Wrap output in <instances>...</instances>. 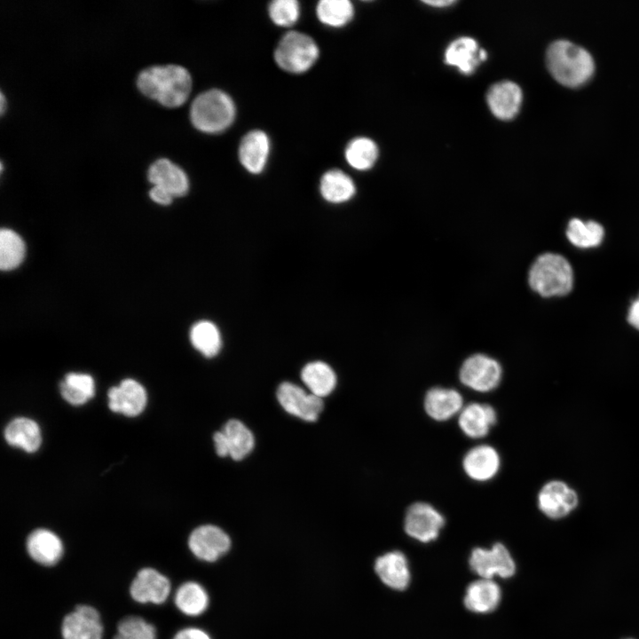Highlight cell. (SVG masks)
I'll return each instance as SVG.
<instances>
[{"mask_svg":"<svg viewBox=\"0 0 639 639\" xmlns=\"http://www.w3.org/2000/svg\"><path fill=\"white\" fill-rule=\"evenodd\" d=\"M463 406L462 394L453 388L432 387L426 392L423 400L426 414L438 422L458 415Z\"/></svg>","mask_w":639,"mask_h":639,"instance_id":"obj_22","label":"cell"},{"mask_svg":"<svg viewBox=\"0 0 639 639\" xmlns=\"http://www.w3.org/2000/svg\"><path fill=\"white\" fill-rule=\"evenodd\" d=\"M344 156L353 169L367 170L375 164L377 159V146L368 138H356L347 145Z\"/></svg>","mask_w":639,"mask_h":639,"instance_id":"obj_34","label":"cell"},{"mask_svg":"<svg viewBox=\"0 0 639 639\" xmlns=\"http://www.w3.org/2000/svg\"><path fill=\"white\" fill-rule=\"evenodd\" d=\"M486 100L490 110L496 117L501 120H509L519 110L522 102V91L513 82H500L489 89Z\"/></svg>","mask_w":639,"mask_h":639,"instance_id":"obj_24","label":"cell"},{"mask_svg":"<svg viewBox=\"0 0 639 639\" xmlns=\"http://www.w3.org/2000/svg\"><path fill=\"white\" fill-rule=\"evenodd\" d=\"M500 466L499 453L490 445H478L470 448L462 459L464 472L477 482L491 480L497 475Z\"/></svg>","mask_w":639,"mask_h":639,"instance_id":"obj_17","label":"cell"},{"mask_svg":"<svg viewBox=\"0 0 639 639\" xmlns=\"http://www.w3.org/2000/svg\"><path fill=\"white\" fill-rule=\"evenodd\" d=\"M130 597L139 604H164L171 592L170 579L152 567L140 569L129 588Z\"/></svg>","mask_w":639,"mask_h":639,"instance_id":"obj_10","label":"cell"},{"mask_svg":"<svg viewBox=\"0 0 639 639\" xmlns=\"http://www.w3.org/2000/svg\"><path fill=\"white\" fill-rule=\"evenodd\" d=\"M172 639H216L211 631L200 626H187L178 629Z\"/></svg>","mask_w":639,"mask_h":639,"instance_id":"obj_38","label":"cell"},{"mask_svg":"<svg viewBox=\"0 0 639 639\" xmlns=\"http://www.w3.org/2000/svg\"><path fill=\"white\" fill-rule=\"evenodd\" d=\"M502 367L493 358L477 353L468 357L459 370V379L467 388L477 392H489L498 387Z\"/></svg>","mask_w":639,"mask_h":639,"instance_id":"obj_7","label":"cell"},{"mask_svg":"<svg viewBox=\"0 0 639 639\" xmlns=\"http://www.w3.org/2000/svg\"><path fill=\"white\" fill-rule=\"evenodd\" d=\"M26 548L33 561L46 567L57 564L64 554L60 538L44 528L36 529L28 535Z\"/></svg>","mask_w":639,"mask_h":639,"instance_id":"obj_19","label":"cell"},{"mask_svg":"<svg viewBox=\"0 0 639 639\" xmlns=\"http://www.w3.org/2000/svg\"><path fill=\"white\" fill-rule=\"evenodd\" d=\"M113 639H157L154 626L139 616L122 618L117 624Z\"/></svg>","mask_w":639,"mask_h":639,"instance_id":"obj_36","label":"cell"},{"mask_svg":"<svg viewBox=\"0 0 639 639\" xmlns=\"http://www.w3.org/2000/svg\"><path fill=\"white\" fill-rule=\"evenodd\" d=\"M268 12L275 25L288 28L298 20L300 5L296 0H274L270 3Z\"/></svg>","mask_w":639,"mask_h":639,"instance_id":"obj_37","label":"cell"},{"mask_svg":"<svg viewBox=\"0 0 639 639\" xmlns=\"http://www.w3.org/2000/svg\"><path fill=\"white\" fill-rule=\"evenodd\" d=\"M60 393L71 405L86 403L94 395V381L86 374L69 373L59 384Z\"/></svg>","mask_w":639,"mask_h":639,"instance_id":"obj_31","label":"cell"},{"mask_svg":"<svg viewBox=\"0 0 639 639\" xmlns=\"http://www.w3.org/2000/svg\"><path fill=\"white\" fill-rule=\"evenodd\" d=\"M147 179L154 185L166 190L173 197L184 196L189 190L186 173L168 158H158L149 165Z\"/></svg>","mask_w":639,"mask_h":639,"instance_id":"obj_16","label":"cell"},{"mask_svg":"<svg viewBox=\"0 0 639 639\" xmlns=\"http://www.w3.org/2000/svg\"><path fill=\"white\" fill-rule=\"evenodd\" d=\"M322 197L331 203H343L351 200L356 187L353 180L341 170L332 169L326 171L320 183Z\"/></svg>","mask_w":639,"mask_h":639,"instance_id":"obj_28","label":"cell"},{"mask_svg":"<svg viewBox=\"0 0 639 639\" xmlns=\"http://www.w3.org/2000/svg\"><path fill=\"white\" fill-rule=\"evenodd\" d=\"M25 256V244L14 231L3 228L0 233V268L10 271L18 267Z\"/></svg>","mask_w":639,"mask_h":639,"instance_id":"obj_35","label":"cell"},{"mask_svg":"<svg viewBox=\"0 0 639 639\" xmlns=\"http://www.w3.org/2000/svg\"><path fill=\"white\" fill-rule=\"evenodd\" d=\"M627 321L632 327L639 330V296L630 304L627 313Z\"/></svg>","mask_w":639,"mask_h":639,"instance_id":"obj_40","label":"cell"},{"mask_svg":"<svg viewBox=\"0 0 639 639\" xmlns=\"http://www.w3.org/2000/svg\"><path fill=\"white\" fill-rule=\"evenodd\" d=\"M501 589L492 580L482 579L470 583L466 590L464 604L473 612L486 613L496 609Z\"/></svg>","mask_w":639,"mask_h":639,"instance_id":"obj_26","label":"cell"},{"mask_svg":"<svg viewBox=\"0 0 639 639\" xmlns=\"http://www.w3.org/2000/svg\"><path fill=\"white\" fill-rule=\"evenodd\" d=\"M444 525L442 514L427 502L411 504L405 515L404 528L406 534L423 543L437 539Z\"/></svg>","mask_w":639,"mask_h":639,"instance_id":"obj_8","label":"cell"},{"mask_svg":"<svg viewBox=\"0 0 639 639\" xmlns=\"http://www.w3.org/2000/svg\"><path fill=\"white\" fill-rule=\"evenodd\" d=\"M471 570L482 579L492 580L493 576L509 578L516 571V565L507 548L495 543L492 548H476L469 557Z\"/></svg>","mask_w":639,"mask_h":639,"instance_id":"obj_9","label":"cell"},{"mask_svg":"<svg viewBox=\"0 0 639 639\" xmlns=\"http://www.w3.org/2000/svg\"><path fill=\"white\" fill-rule=\"evenodd\" d=\"M236 106L233 99L219 89L198 94L191 103L189 116L194 128L208 134H217L233 122Z\"/></svg>","mask_w":639,"mask_h":639,"instance_id":"obj_3","label":"cell"},{"mask_svg":"<svg viewBox=\"0 0 639 639\" xmlns=\"http://www.w3.org/2000/svg\"><path fill=\"white\" fill-rule=\"evenodd\" d=\"M190 340L193 347L207 358L216 356L222 345L217 327L208 320L199 321L192 327Z\"/></svg>","mask_w":639,"mask_h":639,"instance_id":"obj_32","label":"cell"},{"mask_svg":"<svg viewBox=\"0 0 639 639\" xmlns=\"http://www.w3.org/2000/svg\"><path fill=\"white\" fill-rule=\"evenodd\" d=\"M4 438L9 445L22 448L28 453L36 452L42 442L37 423L24 417L16 418L7 425Z\"/></svg>","mask_w":639,"mask_h":639,"instance_id":"obj_27","label":"cell"},{"mask_svg":"<svg viewBox=\"0 0 639 639\" xmlns=\"http://www.w3.org/2000/svg\"><path fill=\"white\" fill-rule=\"evenodd\" d=\"M107 395L109 408L127 416L139 414L146 404L144 387L133 379H125L119 386L112 387Z\"/></svg>","mask_w":639,"mask_h":639,"instance_id":"obj_20","label":"cell"},{"mask_svg":"<svg viewBox=\"0 0 639 639\" xmlns=\"http://www.w3.org/2000/svg\"><path fill=\"white\" fill-rule=\"evenodd\" d=\"M566 236L575 247L589 248L601 244L604 236V230L596 221H583L573 218L567 225Z\"/></svg>","mask_w":639,"mask_h":639,"instance_id":"obj_30","label":"cell"},{"mask_svg":"<svg viewBox=\"0 0 639 639\" xmlns=\"http://www.w3.org/2000/svg\"><path fill=\"white\" fill-rule=\"evenodd\" d=\"M316 42L299 31H288L279 41L273 58L280 68L291 74L308 71L319 59Z\"/></svg>","mask_w":639,"mask_h":639,"instance_id":"obj_5","label":"cell"},{"mask_svg":"<svg viewBox=\"0 0 639 639\" xmlns=\"http://www.w3.org/2000/svg\"><path fill=\"white\" fill-rule=\"evenodd\" d=\"M151 199L162 205H168L172 201L173 196L163 188L153 185L149 191Z\"/></svg>","mask_w":639,"mask_h":639,"instance_id":"obj_39","label":"cell"},{"mask_svg":"<svg viewBox=\"0 0 639 639\" xmlns=\"http://www.w3.org/2000/svg\"><path fill=\"white\" fill-rule=\"evenodd\" d=\"M425 4L435 7H445L454 4L452 0L424 1Z\"/></svg>","mask_w":639,"mask_h":639,"instance_id":"obj_41","label":"cell"},{"mask_svg":"<svg viewBox=\"0 0 639 639\" xmlns=\"http://www.w3.org/2000/svg\"><path fill=\"white\" fill-rule=\"evenodd\" d=\"M319 20L331 28L347 25L354 15V8L349 0H321L316 6Z\"/></svg>","mask_w":639,"mask_h":639,"instance_id":"obj_33","label":"cell"},{"mask_svg":"<svg viewBox=\"0 0 639 639\" xmlns=\"http://www.w3.org/2000/svg\"><path fill=\"white\" fill-rule=\"evenodd\" d=\"M578 504L575 491L561 481L547 483L538 495L540 510L550 518L567 516Z\"/></svg>","mask_w":639,"mask_h":639,"instance_id":"obj_15","label":"cell"},{"mask_svg":"<svg viewBox=\"0 0 639 639\" xmlns=\"http://www.w3.org/2000/svg\"><path fill=\"white\" fill-rule=\"evenodd\" d=\"M216 452L218 456H230L240 461L246 457L254 447L251 431L239 420H229L221 431L214 434Z\"/></svg>","mask_w":639,"mask_h":639,"instance_id":"obj_12","label":"cell"},{"mask_svg":"<svg viewBox=\"0 0 639 639\" xmlns=\"http://www.w3.org/2000/svg\"><path fill=\"white\" fill-rule=\"evenodd\" d=\"M277 398L288 414L307 422L317 421L324 407L321 398L307 393L301 387L288 382L280 384Z\"/></svg>","mask_w":639,"mask_h":639,"instance_id":"obj_13","label":"cell"},{"mask_svg":"<svg viewBox=\"0 0 639 639\" xmlns=\"http://www.w3.org/2000/svg\"><path fill=\"white\" fill-rule=\"evenodd\" d=\"M496 422V411L489 404L469 403L465 405L458 414L461 430L473 439L485 437Z\"/></svg>","mask_w":639,"mask_h":639,"instance_id":"obj_21","label":"cell"},{"mask_svg":"<svg viewBox=\"0 0 639 639\" xmlns=\"http://www.w3.org/2000/svg\"><path fill=\"white\" fill-rule=\"evenodd\" d=\"M374 570L380 580L393 589L403 590L410 582L407 560L400 551H390L378 556Z\"/></svg>","mask_w":639,"mask_h":639,"instance_id":"obj_23","label":"cell"},{"mask_svg":"<svg viewBox=\"0 0 639 639\" xmlns=\"http://www.w3.org/2000/svg\"><path fill=\"white\" fill-rule=\"evenodd\" d=\"M136 83L143 95L168 107L184 104L192 90L189 71L178 64L147 67L138 74Z\"/></svg>","mask_w":639,"mask_h":639,"instance_id":"obj_1","label":"cell"},{"mask_svg":"<svg viewBox=\"0 0 639 639\" xmlns=\"http://www.w3.org/2000/svg\"><path fill=\"white\" fill-rule=\"evenodd\" d=\"M301 378L311 393L320 398L331 393L336 384L334 370L322 361H313L305 365L302 369Z\"/></svg>","mask_w":639,"mask_h":639,"instance_id":"obj_29","label":"cell"},{"mask_svg":"<svg viewBox=\"0 0 639 639\" xmlns=\"http://www.w3.org/2000/svg\"><path fill=\"white\" fill-rule=\"evenodd\" d=\"M4 104H5L4 96L3 92L1 91L0 92V112H1V114H3L4 111Z\"/></svg>","mask_w":639,"mask_h":639,"instance_id":"obj_42","label":"cell"},{"mask_svg":"<svg viewBox=\"0 0 639 639\" xmlns=\"http://www.w3.org/2000/svg\"><path fill=\"white\" fill-rule=\"evenodd\" d=\"M486 51L479 49L473 38L466 36L454 40L445 53L446 62L457 67L466 75L471 74L480 62L486 59Z\"/></svg>","mask_w":639,"mask_h":639,"instance_id":"obj_25","label":"cell"},{"mask_svg":"<svg viewBox=\"0 0 639 639\" xmlns=\"http://www.w3.org/2000/svg\"><path fill=\"white\" fill-rule=\"evenodd\" d=\"M173 602L182 615L196 619L209 611L213 604V597L203 583L196 580H187L175 590Z\"/></svg>","mask_w":639,"mask_h":639,"instance_id":"obj_14","label":"cell"},{"mask_svg":"<svg viewBox=\"0 0 639 639\" xmlns=\"http://www.w3.org/2000/svg\"><path fill=\"white\" fill-rule=\"evenodd\" d=\"M528 284L543 297L564 296L573 286L572 268L563 256L544 253L530 267Z\"/></svg>","mask_w":639,"mask_h":639,"instance_id":"obj_4","label":"cell"},{"mask_svg":"<svg viewBox=\"0 0 639 639\" xmlns=\"http://www.w3.org/2000/svg\"><path fill=\"white\" fill-rule=\"evenodd\" d=\"M63 639H102L104 627L99 611L89 604H78L62 619Z\"/></svg>","mask_w":639,"mask_h":639,"instance_id":"obj_11","label":"cell"},{"mask_svg":"<svg viewBox=\"0 0 639 639\" xmlns=\"http://www.w3.org/2000/svg\"><path fill=\"white\" fill-rule=\"evenodd\" d=\"M271 143L267 134L260 130H253L241 138L238 157L243 168L252 173H261L268 162Z\"/></svg>","mask_w":639,"mask_h":639,"instance_id":"obj_18","label":"cell"},{"mask_svg":"<svg viewBox=\"0 0 639 639\" xmlns=\"http://www.w3.org/2000/svg\"><path fill=\"white\" fill-rule=\"evenodd\" d=\"M187 547L198 562L215 566L228 557L233 540L223 528L216 525H201L190 532Z\"/></svg>","mask_w":639,"mask_h":639,"instance_id":"obj_6","label":"cell"},{"mask_svg":"<svg viewBox=\"0 0 639 639\" xmlns=\"http://www.w3.org/2000/svg\"><path fill=\"white\" fill-rule=\"evenodd\" d=\"M547 65L559 83L572 87L586 83L595 69L590 53L567 40H557L549 45Z\"/></svg>","mask_w":639,"mask_h":639,"instance_id":"obj_2","label":"cell"}]
</instances>
